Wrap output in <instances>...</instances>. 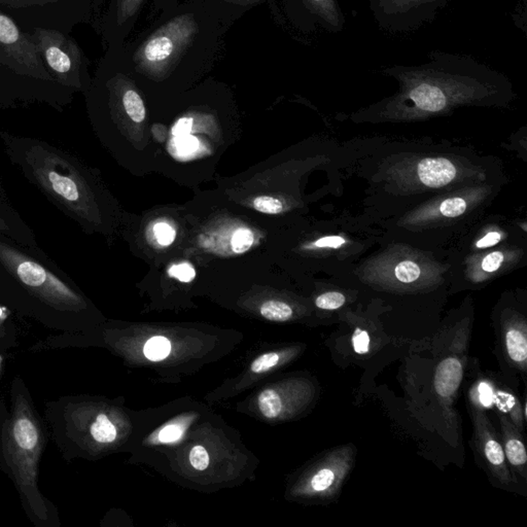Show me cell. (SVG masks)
<instances>
[{
    "label": "cell",
    "mask_w": 527,
    "mask_h": 527,
    "mask_svg": "<svg viewBox=\"0 0 527 527\" xmlns=\"http://www.w3.org/2000/svg\"><path fill=\"white\" fill-rule=\"evenodd\" d=\"M170 342L167 338L161 337V336L150 338L143 348L144 355L152 362H160L164 360L170 353Z\"/></svg>",
    "instance_id": "18"
},
{
    "label": "cell",
    "mask_w": 527,
    "mask_h": 527,
    "mask_svg": "<svg viewBox=\"0 0 527 527\" xmlns=\"http://www.w3.org/2000/svg\"><path fill=\"white\" fill-rule=\"evenodd\" d=\"M410 97L422 110L440 111L446 105V97L440 89L422 84L412 90Z\"/></svg>",
    "instance_id": "15"
},
{
    "label": "cell",
    "mask_w": 527,
    "mask_h": 527,
    "mask_svg": "<svg viewBox=\"0 0 527 527\" xmlns=\"http://www.w3.org/2000/svg\"><path fill=\"white\" fill-rule=\"evenodd\" d=\"M235 2H239V3H249L251 1H255V0H233Z\"/></svg>",
    "instance_id": "35"
},
{
    "label": "cell",
    "mask_w": 527,
    "mask_h": 527,
    "mask_svg": "<svg viewBox=\"0 0 527 527\" xmlns=\"http://www.w3.org/2000/svg\"><path fill=\"white\" fill-rule=\"evenodd\" d=\"M198 33L193 14H181L156 29L134 55L137 70L154 80H162L174 68Z\"/></svg>",
    "instance_id": "4"
},
{
    "label": "cell",
    "mask_w": 527,
    "mask_h": 527,
    "mask_svg": "<svg viewBox=\"0 0 527 527\" xmlns=\"http://www.w3.org/2000/svg\"><path fill=\"white\" fill-rule=\"evenodd\" d=\"M498 418L502 426V445L506 461L523 477H526L527 454L519 428L504 414H498Z\"/></svg>",
    "instance_id": "10"
},
{
    "label": "cell",
    "mask_w": 527,
    "mask_h": 527,
    "mask_svg": "<svg viewBox=\"0 0 527 527\" xmlns=\"http://www.w3.org/2000/svg\"><path fill=\"white\" fill-rule=\"evenodd\" d=\"M0 304L59 333L88 331L92 310L78 286L37 247L0 234Z\"/></svg>",
    "instance_id": "1"
},
{
    "label": "cell",
    "mask_w": 527,
    "mask_h": 527,
    "mask_svg": "<svg viewBox=\"0 0 527 527\" xmlns=\"http://www.w3.org/2000/svg\"><path fill=\"white\" fill-rule=\"evenodd\" d=\"M8 210H0V234L10 237L24 246L37 247L30 229L19 218H8Z\"/></svg>",
    "instance_id": "14"
},
{
    "label": "cell",
    "mask_w": 527,
    "mask_h": 527,
    "mask_svg": "<svg viewBox=\"0 0 527 527\" xmlns=\"http://www.w3.org/2000/svg\"><path fill=\"white\" fill-rule=\"evenodd\" d=\"M471 397L476 405L483 408L495 407L500 414H504L511 419L519 430H522L524 418L520 401L512 393L500 390L490 383L483 381L471 390Z\"/></svg>",
    "instance_id": "9"
},
{
    "label": "cell",
    "mask_w": 527,
    "mask_h": 527,
    "mask_svg": "<svg viewBox=\"0 0 527 527\" xmlns=\"http://www.w3.org/2000/svg\"><path fill=\"white\" fill-rule=\"evenodd\" d=\"M467 210V203L461 198H450L442 202L440 212L447 218H457L465 213Z\"/></svg>",
    "instance_id": "25"
},
{
    "label": "cell",
    "mask_w": 527,
    "mask_h": 527,
    "mask_svg": "<svg viewBox=\"0 0 527 527\" xmlns=\"http://www.w3.org/2000/svg\"><path fill=\"white\" fill-rule=\"evenodd\" d=\"M419 266L411 261H403L397 264L395 269V275L399 281L403 283H411L420 277Z\"/></svg>",
    "instance_id": "20"
},
{
    "label": "cell",
    "mask_w": 527,
    "mask_h": 527,
    "mask_svg": "<svg viewBox=\"0 0 527 527\" xmlns=\"http://www.w3.org/2000/svg\"><path fill=\"white\" fill-rule=\"evenodd\" d=\"M418 174L423 185L441 187L448 185L456 175V169L446 159H424L418 165Z\"/></svg>",
    "instance_id": "12"
},
{
    "label": "cell",
    "mask_w": 527,
    "mask_h": 527,
    "mask_svg": "<svg viewBox=\"0 0 527 527\" xmlns=\"http://www.w3.org/2000/svg\"><path fill=\"white\" fill-rule=\"evenodd\" d=\"M31 37L49 68V73L64 86L80 89L82 56L76 43L51 29H35Z\"/></svg>",
    "instance_id": "5"
},
{
    "label": "cell",
    "mask_w": 527,
    "mask_h": 527,
    "mask_svg": "<svg viewBox=\"0 0 527 527\" xmlns=\"http://www.w3.org/2000/svg\"><path fill=\"white\" fill-rule=\"evenodd\" d=\"M0 140L10 162L60 211L86 232L102 231V191L84 163L38 138L0 131Z\"/></svg>",
    "instance_id": "2"
},
{
    "label": "cell",
    "mask_w": 527,
    "mask_h": 527,
    "mask_svg": "<svg viewBox=\"0 0 527 527\" xmlns=\"http://www.w3.org/2000/svg\"><path fill=\"white\" fill-rule=\"evenodd\" d=\"M504 339L508 358L521 370H526L527 336L525 325L521 323L508 325L504 331Z\"/></svg>",
    "instance_id": "13"
},
{
    "label": "cell",
    "mask_w": 527,
    "mask_h": 527,
    "mask_svg": "<svg viewBox=\"0 0 527 527\" xmlns=\"http://www.w3.org/2000/svg\"><path fill=\"white\" fill-rule=\"evenodd\" d=\"M473 425L478 448L481 451L492 473L504 485L514 484L515 479L508 471L502 445L498 441L493 426L482 410H477L473 413Z\"/></svg>",
    "instance_id": "7"
},
{
    "label": "cell",
    "mask_w": 527,
    "mask_h": 527,
    "mask_svg": "<svg viewBox=\"0 0 527 527\" xmlns=\"http://www.w3.org/2000/svg\"><path fill=\"white\" fill-rule=\"evenodd\" d=\"M463 368L460 360L456 356L444 358L434 372V390L441 399L451 401L456 395L461 381Z\"/></svg>",
    "instance_id": "11"
},
{
    "label": "cell",
    "mask_w": 527,
    "mask_h": 527,
    "mask_svg": "<svg viewBox=\"0 0 527 527\" xmlns=\"http://www.w3.org/2000/svg\"><path fill=\"white\" fill-rule=\"evenodd\" d=\"M346 298L341 292H331L320 294L315 301L318 308L323 310H336L345 304Z\"/></svg>",
    "instance_id": "23"
},
{
    "label": "cell",
    "mask_w": 527,
    "mask_h": 527,
    "mask_svg": "<svg viewBox=\"0 0 527 527\" xmlns=\"http://www.w3.org/2000/svg\"><path fill=\"white\" fill-rule=\"evenodd\" d=\"M259 407L265 417L269 419L278 417L282 411V401L280 395L274 389H265L259 393Z\"/></svg>",
    "instance_id": "17"
},
{
    "label": "cell",
    "mask_w": 527,
    "mask_h": 527,
    "mask_svg": "<svg viewBox=\"0 0 527 527\" xmlns=\"http://www.w3.org/2000/svg\"><path fill=\"white\" fill-rule=\"evenodd\" d=\"M352 347L358 354L368 353L370 350V336L368 331L356 327L352 335Z\"/></svg>",
    "instance_id": "29"
},
{
    "label": "cell",
    "mask_w": 527,
    "mask_h": 527,
    "mask_svg": "<svg viewBox=\"0 0 527 527\" xmlns=\"http://www.w3.org/2000/svg\"><path fill=\"white\" fill-rule=\"evenodd\" d=\"M152 232L156 242L163 246H168L176 239V231L167 222H158L154 224Z\"/></svg>",
    "instance_id": "24"
},
{
    "label": "cell",
    "mask_w": 527,
    "mask_h": 527,
    "mask_svg": "<svg viewBox=\"0 0 527 527\" xmlns=\"http://www.w3.org/2000/svg\"><path fill=\"white\" fill-rule=\"evenodd\" d=\"M8 399L0 395V469L14 484L33 526L61 527L59 511L43 495L38 483L49 430L19 375L10 381Z\"/></svg>",
    "instance_id": "3"
},
{
    "label": "cell",
    "mask_w": 527,
    "mask_h": 527,
    "mask_svg": "<svg viewBox=\"0 0 527 527\" xmlns=\"http://www.w3.org/2000/svg\"><path fill=\"white\" fill-rule=\"evenodd\" d=\"M253 205L257 211L267 214H277L283 210L281 201L276 199V198L270 197V196H261V197L255 198L253 200Z\"/></svg>",
    "instance_id": "22"
},
{
    "label": "cell",
    "mask_w": 527,
    "mask_h": 527,
    "mask_svg": "<svg viewBox=\"0 0 527 527\" xmlns=\"http://www.w3.org/2000/svg\"><path fill=\"white\" fill-rule=\"evenodd\" d=\"M343 244H345V239L340 236L323 237L314 242L316 247H329V248H339Z\"/></svg>",
    "instance_id": "33"
},
{
    "label": "cell",
    "mask_w": 527,
    "mask_h": 527,
    "mask_svg": "<svg viewBox=\"0 0 527 527\" xmlns=\"http://www.w3.org/2000/svg\"><path fill=\"white\" fill-rule=\"evenodd\" d=\"M18 345V329L10 316V310L0 304V353H6Z\"/></svg>",
    "instance_id": "16"
},
{
    "label": "cell",
    "mask_w": 527,
    "mask_h": 527,
    "mask_svg": "<svg viewBox=\"0 0 527 527\" xmlns=\"http://www.w3.org/2000/svg\"><path fill=\"white\" fill-rule=\"evenodd\" d=\"M500 239H502V236H500V233L490 232L488 233L487 235H485L483 238L480 239V240L478 241L477 244H476V246H477L478 248H487V247L493 246V245L497 244V243L500 242Z\"/></svg>",
    "instance_id": "34"
},
{
    "label": "cell",
    "mask_w": 527,
    "mask_h": 527,
    "mask_svg": "<svg viewBox=\"0 0 527 527\" xmlns=\"http://www.w3.org/2000/svg\"><path fill=\"white\" fill-rule=\"evenodd\" d=\"M0 57L8 60V65L16 66L14 71L32 76L37 80H53L54 78L43 66L32 37L27 36L16 23L0 10Z\"/></svg>",
    "instance_id": "6"
},
{
    "label": "cell",
    "mask_w": 527,
    "mask_h": 527,
    "mask_svg": "<svg viewBox=\"0 0 527 527\" xmlns=\"http://www.w3.org/2000/svg\"><path fill=\"white\" fill-rule=\"evenodd\" d=\"M279 362V355L275 352L263 354L251 364V372L264 373L275 366Z\"/></svg>",
    "instance_id": "26"
},
{
    "label": "cell",
    "mask_w": 527,
    "mask_h": 527,
    "mask_svg": "<svg viewBox=\"0 0 527 527\" xmlns=\"http://www.w3.org/2000/svg\"><path fill=\"white\" fill-rule=\"evenodd\" d=\"M189 462L194 469L204 471L209 465V455L203 446H195L189 453Z\"/></svg>",
    "instance_id": "28"
},
{
    "label": "cell",
    "mask_w": 527,
    "mask_h": 527,
    "mask_svg": "<svg viewBox=\"0 0 527 527\" xmlns=\"http://www.w3.org/2000/svg\"><path fill=\"white\" fill-rule=\"evenodd\" d=\"M142 0H119L117 3V23L119 25L131 18L141 4Z\"/></svg>",
    "instance_id": "27"
},
{
    "label": "cell",
    "mask_w": 527,
    "mask_h": 527,
    "mask_svg": "<svg viewBox=\"0 0 527 527\" xmlns=\"http://www.w3.org/2000/svg\"><path fill=\"white\" fill-rule=\"evenodd\" d=\"M313 1H321V0H313Z\"/></svg>",
    "instance_id": "36"
},
{
    "label": "cell",
    "mask_w": 527,
    "mask_h": 527,
    "mask_svg": "<svg viewBox=\"0 0 527 527\" xmlns=\"http://www.w3.org/2000/svg\"><path fill=\"white\" fill-rule=\"evenodd\" d=\"M353 455L351 447H342L333 451L309 479L310 491L318 495H335L351 469Z\"/></svg>",
    "instance_id": "8"
},
{
    "label": "cell",
    "mask_w": 527,
    "mask_h": 527,
    "mask_svg": "<svg viewBox=\"0 0 527 527\" xmlns=\"http://www.w3.org/2000/svg\"><path fill=\"white\" fill-rule=\"evenodd\" d=\"M183 434V430L178 425L171 424V425L165 426L159 434V438L163 443L175 442L180 438Z\"/></svg>",
    "instance_id": "32"
},
{
    "label": "cell",
    "mask_w": 527,
    "mask_h": 527,
    "mask_svg": "<svg viewBox=\"0 0 527 527\" xmlns=\"http://www.w3.org/2000/svg\"><path fill=\"white\" fill-rule=\"evenodd\" d=\"M0 172H1V165H0Z\"/></svg>",
    "instance_id": "37"
},
{
    "label": "cell",
    "mask_w": 527,
    "mask_h": 527,
    "mask_svg": "<svg viewBox=\"0 0 527 527\" xmlns=\"http://www.w3.org/2000/svg\"><path fill=\"white\" fill-rule=\"evenodd\" d=\"M169 274L181 282H191L196 276L195 269L189 263L177 264L171 268Z\"/></svg>",
    "instance_id": "30"
},
{
    "label": "cell",
    "mask_w": 527,
    "mask_h": 527,
    "mask_svg": "<svg viewBox=\"0 0 527 527\" xmlns=\"http://www.w3.org/2000/svg\"><path fill=\"white\" fill-rule=\"evenodd\" d=\"M253 242L255 238L249 229H238L231 238V248L234 253H242L250 249Z\"/></svg>",
    "instance_id": "21"
},
{
    "label": "cell",
    "mask_w": 527,
    "mask_h": 527,
    "mask_svg": "<svg viewBox=\"0 0 527 527\" xmlns=\"http://www.w3.org/2000/svg\"><path fill=\"white\" fill-rule=\"evenodd\" d=\"M502 261H504V255L500 251H494V253H489L484 257L483 261H482V269L488 273H492V272L500 269Z\"/></svg>",
    "instance_id": "31"
},
{
    "label": "cell",
    "mask_w": 527,
    "mask_h": 527,
    "mask_svg": "<svg viewBox=\"0 0 527 527\" xmlns=\"http://www.w3.org/2000/svg\"><path fill=\"white\" fill-rule=\"evenodd\" d=\"M261 316L271 321H285L292 315V309L280 301H267L261 307Z\"/></svg>",
    "instance_id": "19"
}]
</instances>
